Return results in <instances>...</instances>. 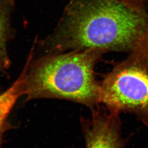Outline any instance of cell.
I'll use <instances>...</instances> for the list:
<instances>
[{"instance_id": "cell-2", "label": "cell", "mask_w": 148, "mask_h": 148, "mask_svg": "<svg viewBox=\"0 0 148 148\" xmlns=\"http://www.w3.org/2000/svg\"><path fill=\"white\" fill-rule=\"evenodd\" d=\"M106 52L98 49L47 54L30 60L25 79L26 101L59 99L90 109L101 104L95 65Z\"/></svg>"}, {"instance_id": "cell-4", "label": "cell", "mask_w": 148, "mask_h": 148, "mask_svg": "<svg viewBox=\"0 0 148 148\" xmlns=\"http://www.w3.org/2000/svg\"><path fill=\"white\" fill-rule=\"evenodd\" d=\"M91 110V117H81L86 148H124L119 113L98 104Z\"/></svg>"}, {"instance_id": "cell-5", "label": "cell", "mask_w": 148, "mask_h": 148, "mask_svg": "<svg viewBox=\"0 0 148 148\" xmlns=\"http://www.w3.org/2000/svg\"><path fill=\"white\" fill-rule=\"evenodd\" d=\"M29 61L27 62L21 74L7 90L0 95V148H3V137L11 125L8 116L16 101L25 95V79Z\"/></svg>"}, {"instance_id": "cell-6", "label": "cell", "mask_w": 148, "mask_h": 148, "mask_svg": "<svg viewBox=\"0 0 148 148\" xmlns=\"http://www.w3.org/2000/svg\"><path fill=\"white\" fill-rule=\"evenodd\" d=\"M14 5V0H0V58L5 68L11 64L7 44L11 37L10 17Z\"/></svg>"}, {"instance_id": "cell-7", "label": "cell", "mask_w": 148, "mask_h": 148, "mask_svg": "<svg viewBox=\"0 0 148 148\" xmlns=\"http://www.w3.org/2000/svg\"><path fill=\"white\" fill-rule=\"evenodd\" d=\"M133 10L142 12L145 10V5L148 0H119Z\"/></svg>"}, {"instance_id": "cell-3", "label": "cell", "mask_w": 148, "mask_h": 148, "mask_svg": "<svg viewBox=\"0 0 148 148\" xmlns=\"http://www.w3.org/2000/svg\"><path fill=\"white\" fill-rule=\"evenodd\" d=\"M130 52L99 82L100 103L132 114L148 127V27Z\"/></svg>"}, {"instance_id": "cell-1", "label": "cell", "mask_w": 148, "mask_h": 148, "mask_svg": "<svg viewBox=\"0 0 148 148\" xmlns=\"http://www.w3.org/2000/svg\"><path fill=\"white\" fill-rule=\"evenodd\" d=\"M148 27L145 10H133L119 0H70L41 46L47 54L88 49L130 52Z\"/></svg>"}, {"instance_id": "cell-8", "label": "cell", "mask_w": 148, "mask_h": 148, "mask_svg": "<svg viewBox=\"0 0 148 148\" xmlns=\"http://www.w3.org/2000/svg\"><path fill=\"white\" fill-rule=\"evenodd\" d=\"M3 68H5V66H4L3 64L2 63L1 59L0 58V72L2 70V69H3Z\"/></svg>"}]
</instances>
